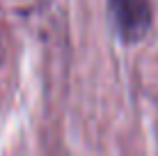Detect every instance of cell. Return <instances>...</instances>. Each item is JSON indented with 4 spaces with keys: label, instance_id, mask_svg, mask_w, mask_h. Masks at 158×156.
<instances>
[{
    "label": "cell",
    "instance_id": "1",
    "mask_svg": "<svg viewBox=\"0 0 158 156\" xmlns=\"http://www.w3.org/2000/svg\"><path fill=\"white\" fill-rule=\"evenodd\" d=\"M110 19L124 44H138L147 37L154 21L149 0H108Z\"/></svg>",
    "mask_w": 158,
    "mask_h": 156
}]
</instances>
